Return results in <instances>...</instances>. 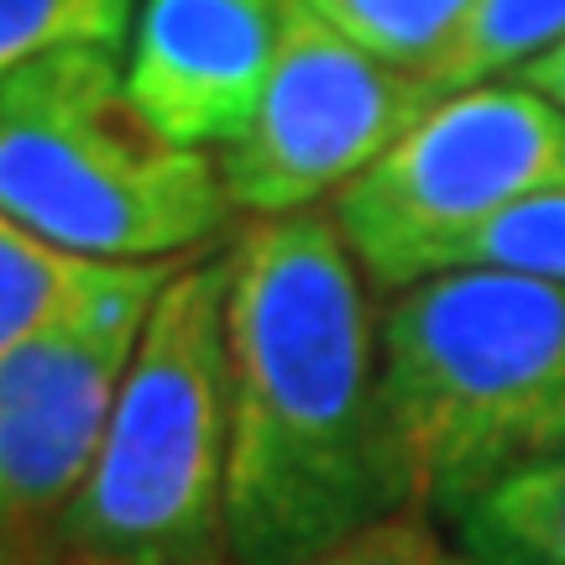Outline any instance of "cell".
<instances>
[{
  "instance_id": "cell-1",
  "label": "cell",
  "mask_w": 565,
  "mask_h": 565,
  "mask_svg": "<svg viewBox=\"0 0 565 565\" xmlns=\"http://www.w3.org/2000/svg\"><path fill=\"white\" fill-rule=\"evenodd\" d=\"M225 561L315 565L408 508L377 398V335L335 215H273L231 246Z\"/></svg>"
},
{
  "instance_id": "cell-2",
  "label": "cell",
  "mask_w": 565,
  "mask_h": 565,
  "mask_svg": "<svg viewBox=\"0 0 565 565\" xmlns=\"http://www.w3.org/2000/svg\"><path fill=\"white\" fill-rule=\"evenodd\" d=\"M377 398L408 508L450 524L565 456V288L492 267L398 288L377 324Z\"/></svg>"
},
{
  "instance_id": "cell-3",
  "label": "cell",
  "mask_w": 565,
  "mask_h": 565,
  "mask_svg": "<svg viewBox=\"0 0 565 565\" xmlns=\"http://www.w3.org/2000/svg\"><path fill=\"white\" fill-rule=\"evenodd\" d=\"M231 246L183 263L147 309L100 456L58 524L53 565H231Z\"/></svg>"
},
{
  "instance_id": "cell-4",
  "label": "cell",
  "mask_w": 565,
  "mask_h": 565,
  "mask_svg": "<svg viewBox=\"0 0 565 565\" xmlns=\"http://www.w3.org/2000/svg\"><path fill=\"white\" fill-rule=\"evenodd\" d=\"M210 152L162 141L116 47H74L0 84V221L89 263H173L231 225Z\"/></svg>"
},
{
  "instance_id": "cell-5",
  "label": "cell",
  "mask_w": 565,
  "mask_h": 565,
  "mask_svg": "<svg viewBox=\"0 0 565 565\" xmlns=\"http://www.w3.org/2000/svg\"><path fill=\"white\" fill-rule=\"evenodd\" d=\"M550 189H565V110L524 84H477L345 183L335 225L383 288H408L466 231Z\"/></svg>"
},
{
  "instance_id": "cell-6",
  "label": "cell",
  "mask_w": 565,
  "mask_h": 565,
  "mask_svg": "<svg viewBox=\"0 0 565 565\" xmlns=\"http://www.w3.org/2000/svg\"><path fill=\"white\" fill-rule=\"evenodd\" d=\"M173 263H121L63 320L0 356V565H53L58 524Z\"/></svg>"
},
{
  "instance_id": "cell-7",
  "label": "cell",
  "mask_w": 565,
  "mask_h": 565,
  "mask_svg": "<svg viewBox=\"0 0 565 565\" xmlns=\"http://www.w3.org/2000/svg\"><path fill=\"white\" fill-rule=\"evenodd\" d=\"M435 105L429 79L377 63L294 0L263 105L215 168L236 210L263 221L303 215L387 158Z\"/></svg>"
},
{
  "instance_id": "cell-8",
  "label": "cell",
  "mask_w": 565,
  "mask_h": 565,
  "mask_svg": "<svg viewBox=\"0 0 565 565\" xmlns=\"http://www.w3.org/2000/svg\"><path fill=\"white\" fill-rule=\"evenodd\" d=\"M294 0H141L126 100L183 152L231 147L278 68Z\"/></svg>"
},
{
  "instance_id": "cell-9",
  "label": "cell",
  "mask_w": 565,
  "mask_h": 565,
  "mask_svg": "<svg viewBox=\"0 0 565 565\" xmlns=\"http://www.w3.org/2000/svg\"><path fill=\"white\" fill-rule=\"evenodd\" d=\"M450 529L477 565H565V456L482 492Z\"/></svg>"
},
{
  "instance_id": "cell-10",
  "label": "cell",
  "mask_w": 565,
  "mask_h": 565,
  "mask_svg": "<svg viewBox=\"0 0 565 565\" xmlns=\"http://www.w3.org/2000/svg\"><path fill=\"white\" fill-rule=\"evenodd\" d=\"M299 6L377 63L429 79L456 47L477 0H299Z\"/></svg>"
},
{
  "instance_id": "cell-11",
  "label": "cell",
  "mask_w": 565,
  "mask_h": 565,
  "mask_svg": "<svg viewBox=\"0 0 565 565\" xmlns=\"http://www.w3.org/2000/svg\"><path fill=\"white\" fill-rule=\"evenodd\" d=\"M121 263H89L0 221V356L79 309Z\"/></svg>"
},
{
  "instance_id": "cell-12",
  "label": "cell",
  "mask_w": 565,
  "mask_h": 565,
  "mask_svg": "<svg viewBox=\"0 0 565 565\" xmlns=\"http://www.w3.org/2000/svg\"><path fill=\"white\" fill-rule=\"evenodd\" d=\"M565 42V0H477L471 21L461 26L456 47L429 74L435 95L450 100L461 89H477L492 74H519L524 63Z\"/></svg>"
},
{
  "instance_id": "cell-13",
  "label": "cell",
  "mask_w": 565,
  "mask_h": 565,
  "mask_svg": "<svg viewBox=\"0 0 565 565\" xmlns=\"http://www.w3.org/2000/svg\"><path fill=\"white\" fill-rule=\"evenodd\" d=\"M137 0H0V84L74 47H116Z\"/></svg>"
},
{
  "instance_id": "cell-14",
  "label": "cell",
  "mask_w": 565,
  "mask_h": 565,
  "mask_svg": "<svg viewBox=\"0 0 565 565\" xmlns=\"http://www.w3.org/2000/svg\"><path fill=\"white\" fill-rule=\"evenodd\" d=\"M450 267H492V273H519V278L565 288V189L508 204L503 215L466 231L440 257L435 273H450Z\"/></svg>"
},
{
  "instance_id": "cell-15",
  "label": "cell",
  "mask_w": 565,
  "mask_h": 565,
  "mask_svg": "<svg viewBox=\"0 0 565 565\" xmlns=\"http://www.w3.org/2000/svg\"><path fill=\"white\" fill-rule=\"evenodd\" d=\"M315 565H477L461 545H450L435 519L419 508H404L383 524L351 534L345 545L324 550Z\"/></svg>"
},
{
  "instance_id": "cell-16",
  "label": "cell",
  "mask_w": 565,
  "mask_h": 565,
  "mask_svg": "<svg viewBox=\"0 0 565 565\" xmlns=\"http://www.w3.org/2000/svg\"><path fill=\"white\" fill-rule=\"evenodd\" d=\"M519 84L565 110V42H555L550 53H540L534 63H524V68H519Z\"/></svg>"
}]
</instances>
